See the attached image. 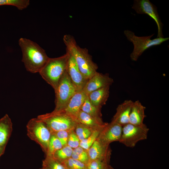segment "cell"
Here are the masks:
<instances>
[{
	"instance_id": "1",
	"label": "cell",
	"mask_w": 169,
	"mask_h": 169,
	"mask_svg": "<svg viewBox=\"0 0 169 169\" xmlns=\"http://www.w3.org/2000/svg\"><path fill=\"white\" fill-rule=\"evenodd\" d=\"M63 40L66 46V52L73 57L84 77L89 79L97 72L98 66L93 61L88 49L80 47L71 35H65Z\"/></svg>"
},
{
	"instance_id": "2",
	"label": "cell",
	"mask_w": 169,
	"mask_h": 169,
	"mask_svg": "<svg viewBox=\"0 0 169 169\" xmlns=\"http://www.w3.org/2000/svg\"><path fill=\"white\" fill-rule=\"evenodd\" d=\"M23 54L22 61L26 70L32 73L39 72L49 57L45 51L36 43L25 38L18 41Z\"/></svg>"
},
{
	"instance_id": "3",
	"label": "cell",
	"mask_w": 169,
	"mask_h": 169,
	"mask_svg": "<svg viewBox=\"0 0 169 169\" xmlns=\"http://www.w3.org/2000/svg\"><path fill=\"white\" fill-rule=\"evenodd\" d=\"M69 54L66 53L55 58H49L39 72L42 78L55 91L59 81L66 71Z\"/></svg>"
},
{
	"instance_id": "4",
	"label": "cell",
	"mask_w": 169,
	"mask_h": 169,
	"mask_svg": "<svg viewBox=\"0 0 169 169\" xmlns=\"http://www.w3.org/2000/svg\"><path fill=\"white\" fill-rule=\"evenodd\" d=\"M124 33L127 39L133 45L134 49L130 55L131 60L133 61H136L143 53L148 48L160 45L169 39V38L160 37L151 39L154 33L148 36H138L133 32L129 30H125Z\"/></svg>"
},
{
	"instance_id": "5",
	"label": "cell",
	"mask_w": 169,
	"mask_h": 169,
	"mask_svg": "<svg viewBox=\"0 0 169 169\" xmlns=\"http://www.w3.org/2000/svg\"><path fill=\"white\" fill-rule=\"evenodd\" d=\"M26 128L28 137L38 144L46 154L52 134L46 124L37 118H33L28 121Z\"/></svg>"
},
{
	"instance_id": "6",
	"label": "cell",
	"mask_w": 169,
	"mask_h": 169,
	"mask_svg": "<svg viewBox=\"0 0 169 169\" xmlns=\"http://www.w3.org/2000/svg\"><path fill=\"white\" fill-rule=\"evenodd\" d=\"M37 118L46 124L51 134L61 131H73L77 124L71 117L62 113L51 112L39 115Z\"/></svg>"
},
{
	"instance_id": "7",
	"label": "cell",
	"mask_w": 169,
	"mask_h": 169,
	"mask_svg": "<svg viewBox=\"0 0 169 169\" xmlns=\"http://www.w3.org/2000/svg\"><path fill=\"white\" fill-rule=\"evenodd\" d=\"M76 92L66 71L60 79L55 91V107L51 112L56 113L61 112Z\"/></svg>"
},
{
	"instance_id": "8",
	"label": "cell",
	"mask_w": 169,
	"mask_h": 169,
	"mask_svg": "<svg viewBox=\"0 0 169 169\" xmlns=\"http://www.w3.org/2000/svg\"><path fill=\"white\" fill-rule=\"evenodd\" d=\"M149 129L144 124L136 125L128 123L122 126L119 142L126 147L133 148L140 141L147 139Z\"/></svg>"
},
{
	"instance_id": "9",
	"label": "cell",
	"mask_w": 169,
	"mask_h": 169,
	"mask_svg": "<svg viewBox=\"0 0 169 169\" xmlns=\"http://www.w3.org/2000/svg\"><path fill=\"white\" fill-rule=\"evenodd\" d=\"M132 8L137 14H146L156 22L158 28L157 38L163 37L161 22L157 7L149 0H134Z\"/></svg>"
},
{
	"instance_id": "10",
	"label": "cell",
	"mask_w": 169,
	"mask_h": 169,
	"mask_svg": "<svg viewBox=\"0 0 169 169\" xmlns=\"http://www.w3.org/2000/svg\"><path fill=\"white\" fill-rule=\"evenodd\" d=\"M114 82L108 74L97 72L88 79L82 91L87 95L95 90L107 86H110Z\"/></svg>"
},
{
	"instance_id": "11",
	"label": "cell",
	"mask_w": 169,
	"mask_h": 169,
	"mask_svg": "<svg viewBox=\"0 0 169 169\" xmlns=\"http://www.w3.org/2000/svg\"><path fill=\"white\" fill-rule=\"evenodd\" d=\"M122 126L112 121L106 123L97 139L102 143L106 145L114 141H119L120 138Z\"/></svg>"
},
{
	"instance_id": "12",
	"label": "cell",
	"mask_w": 169,
	"mask_h": 169,
	"mask_svg": "<svg viewBox=\"0 0 169 169\" xmlns=\"http://www.w3.org/2000/svg\"><path fill=\"white\" fill-rule=\"evenodd\" d=\"M69 55L66 69L67 73L76 91H82L88 80L81 72L73 57Z\"/></svg>"
},
{
	"instance_id": "13",
	"label": "cell",
	"mask_w": 169,
	"mask_h": 169,
	"mask_svg": "<svg viewBox=\"0 0 169 169\" xmlns=\"http://www.w3.org/2000/svg\"><path fill=\"white\" fill-rule=\"evenodd\" d=\"M87 151L90 160H99L110 162L111 151L109 145L102 143L97 138Z\"/></svg>"
},
{
	"instance_id": "14",
	"label": "cell",
	"mask_w": 169,
	"mask_h": 169,
	"mask_svg": "<svg viewBox=\"0 0 169 169\" xmlns=\"http://www.w3.org/2000/svg\"><path fill=\"white\" fill-rule=\"evenodd\" d=\"M13 124L9 116L6 114L0 119V158L4 153L11 135Z\"/></svg>"
},
{
	"instance_id": "15",
	"label": "cell",
	"mask_w": 169,
	"mask_h": 169,
	"mask_svg": "<svg viewBox=\"0 0 169 169\" xmlns=\"http://www.w3.org/2000/svg\"><path fill=\"white\" fill-rule=\"evenodd\" d=\"M133 102L131 100H126L119 105L111 121L122 126L129 123V116Z\"/></svg>"
},
{
	"instance_id": "16",
	"label": "cell",
	"mask_w": 169,
	"mask_h": 169,
	"mask_svg": "<svg viewBox=\"0 0 169 169\" xmlns=\"http://www.w3.org/2000/svg\"><path fill=\"white\" fill-rule=\"evenodd\" d=\"M87 95L82 90L76 92L70 99L64 109L61 112L72 118L80 110Z\"/></svg>"
},
{
	"instance_id": "17",
	"label": "cell",
	"mask_w": 169,
	"mask_h": 169,
	"mask_svg": "<svg viewBox=\"0 0 169 169\" xmlns=\"http://www.w3.org/2000/svg\"><path fill=\"white\" fill-rule=\"evenodd\" d=\"M72 118L77 123L85 125L92 129L96 128L105 125L101 118H96L91 116L81 110Z\"/></svg>"
},
{
	"instance_id": "18",
	"label": "cell",
	"mask_w": 169,
	"mask_h": 169,
	"mask_svg": "<svg viewBox=\"0 0 169 169\" xmlns=\"http://www.w3.org/2000/svg\"><path fill=\"white\" fill-rule=\"evenodd\" d=\"M146 107L138 100L133 101L129 118V123L136 125H141L146 117Z\"/></svg>"
},
{
	"instance_id": "19",
	"label": "cell",
	"mask_w": 169,
	"mask_h": 169,
	"mask_svg": "<svg viewBox=\"0 0 169 169\" xmlns=\"http://www.w3.org/2000/svg\"><path fill=\"white\" fill-rule=\"evenodd\" d=\"M110 86H107L95 90L87 95L88 98L94 106L101 108L105 105L110 94Z\"/></svg>"
},
{
	"instance_id": "20",
	"label": "cell",
	"mask_w": 169,
	"mask_h": 169,
	"mask_svg": "<svg viewBox=\"0 0 169 169\" xmlns=\"http://www.w3.org/2000/svg\"><path fill=\"white\" fill-rule=\"evenodd\" d=\"M101 108L95 106L90 101L87 96L82 105L80 110L91 116L96 118H101Z\"/></svg>"
},
{
	"instance_id": "21",
	"label": "cell",
	"mask_w": 169,
	"mask_h": 169,
	"mask_svg": "<svg viewBox=\"0 0 169 169\" xmlns=\"http://www.w3.org/2000/svg\"><path fill=\"white\" fill-rule=\"evenodd\" d=\"M106 124V123L104 126L94 129L90 136L80 141L79 146L87 151L97 139Z\"/></svg>"
},
{
	"instance_id": "22",
	"label": "cell",
	"mask_w": 169,
	"mask_h": 169,
	"mask_svg": "<svg viewBox=\"0 0 169 169\" xmlns=\"http://www.w3.org/2000/svg\"><path fill=\"white\" fill-rule=\"evenodd\" d=\"M42 167L44 169H66L62 163L54 156H47L43 161Z\"/></svg>"
},
{
	"instance_id": "23",
	"label": "cell",
	"mask_w": 169,
	"mask_h": 169,
	"mask_svg": "<svg viewBox=\"0 0 169 169\" xmlns=\"http://www.w3.org/2000/svg\"><path fill=\"white\" fill-rule=\"evenodd\" d=\"M94 129L83 124L77 123L74 129L75 133L80 141L90 136Z\"/></svg>"
},
{
	"instance_id": "24",
	"label": "cell",
	"mask_w": 169,
	"mask_h": 169,
	"mask_svg": "<svg viewBox=\"0 0 169 169\" xmlns=\"http://www.w3.org/2000/svg\"><path fill=\"white\" fill-rule=\"evenodd\" d=\"M71 157L86 165L90 161L87 151L80 146L73 149Z\"/></svg>"
},
{
	"instance_id": "25",
	"label": "cell",
	"mask_w": 169,
	"mask_h": 169,
	"mask_svg": "<svg viewBox=\"0 0 169 169\" xmlns=\"http://www.w3.org/2000/svg\"><path fill=\"white\" fill-rule=\"evenodd\" d=\"M63 147V146L59 140L55 135L52 134L46 156H54L55 153Z\"/></svg>"
},
{
	"instance_id": "26",
	"label": "cell",
	"mask_w": 169,
	"mask_h": 169,
	"mask_svg": "<svg viewBox=\"0 0 169 169\" xmlns=\"http://www.w3.org/2000/svg\"><path fill=\"white\" fill-rule=\"evenodd\" d=\"M73 149L67 145L57 151L54 154V157L58 161L62 162L71 157Z\"/></svg>"
},
{
	"instance_id": "27",
	"label": "cell",
	"mask_w": 169,
	"mask_h": 169,
	"mask_svg": "<svg viewBox=\"0 0 169 169\" xmlns=\"http://www.w3.org/2000/svg\"><path fill=\"white\" fill-rule=\"evenodd\" d=\"M29 3L28 0H0V6H13L20 10L26 8Z\"/></svg>"
},
{
	"instance_id": "28",
	"label": "cell",
	"mask_w": 169,
	"mask_h": 169,
	"mask_svg": "<svg viewBox=\"0 0 169 169\" xmlns=\"http://www.w3.org/2000/svg\"><path fill=\"white\" fill-rule=\"evenodd\" d=\"M61 162L66 169H87L86 165L72 157Z\"/></svg>"
},
{
	"instance_id": "29",
	"label": "cell",
	"mask_w": 169,
	"mask_h": 169,
	"mask_svg": "<svg viewBox=\"0 0 169 169\" xmlns=\"http://www.w3.org/2000/svg\"><path fill=\"white\" fill-rule=\"evenodd\" d=\"M87 169H114L110 162L99 160H90L86 165Z\"/></svg>"
},
{
	"instance_id": "30",
	"label": "cell",
	"mask_w": 169,
	"mask_h": 169,
	"mask_svg": "<svg viewBox=\"0 0 169 169\" xmlns=\"http://www.w3.org/2000/svg\"><path fill=\"white\" fill-rule=\"evenodd\" d=\"M71 131H61L52 133V134L55 135L59 140L63 147H64L67 145L69 136Z\"/></svg>"
},
{
	"instance_id": "31",
	"label": "cell",
	"mask_w": 169,
	"mask_h": 169,
	"mask_svg": "<svg viewBox=\"0 0 169 169\" xmlns=\"http://www.w3.org/2000/svg\"><path fill=\"white\" fill-rule=\"evenodd\" d=\"M80 141L74 131H71L69 135L67 145L73 149L79 146Z\"/></svg>"
},
{
	"instance_id": "32",
	"label": "cell",
	"mask_w": 169,
	"mask_h": 169,
	"mask_svg": "<svg viewBox=\"0 0 169 169\" xmlns=\"http://www.w3.org/2000/svg\"><path fill=\"white\" fill-rule=\"evenodd\" d=\"M38 169H44V168L43 167H42V168H41Z\"/></svg>"
}]
</instances>
